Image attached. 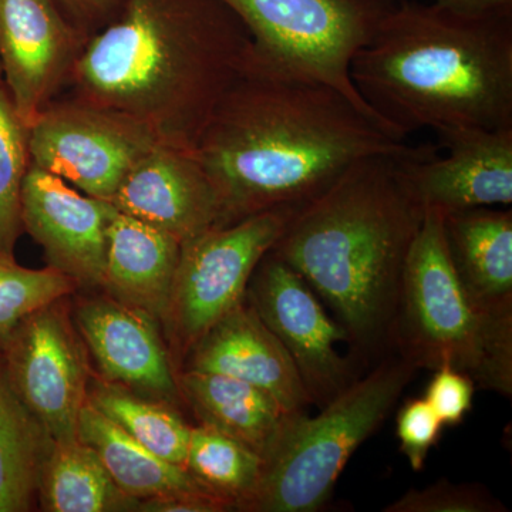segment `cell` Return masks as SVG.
Masks as SVG:
<instances>
[{"mask_svg": "<svg viewBox=\"0 0 512 512\" xmlns=\"http://www.w3.org/2000/svg\"><path fill=\"white\" fill-rule=\"evenodd\" d=\"M87 402L151 453L184 467L191 426L175 412L173 404L94 376Z\"/></svg>", "mask_w": 512, "mask_h": 512, "instance_id": "cell-24", "label": "cell"}, {"mask_svg": "<svg viewBox=\"0 0 512 512\" xmlns=\"http://www.w3.org/2000/svg\"><path fill=\"white\" fill-rule=\"evenodd\" d=\"M79 289L74 279L52 266L29 269L15 256L0 258V348L22 320Z\"/></svg>", "mask_w": 512, "mask_h": 512, "instance_id": "cell-27", "label": "cell"}, {"mask_svg": "<svg viewBox=\"0 0 512 512\" xmlns=\"http://www.w3.org/2000/svg\"><path fill=\"white\" fill-rule=\"evenodd\" d=\"M447 157L400 158L404 183L424 212L443 215L512 202V128L441 127L433 130Z\"/></svg>", "mask_w": 512, "mask_h": 512, "instance_id": "cell-13", "label": "cell"}, {"mask_svg": "<svg viewBox=\"0 0 512 512\" xmlns=\"http://www.w3.org/2000/svg\"><path fill=\"white\" fill-rule=\"evenodd\" d=\"M261 456L210 426L191 427L184 467L208 493L241 511L261 480Z\"/></svg>", "mask_w": 512, "mask_h": 512, "instance_id": "cell-25", "label": "cell"}, {"mask_svg": "<svg viewBox=\"0 0 512 512\" xmlns=\"http://www.w3.org/2000/svg\"><path fill=\"white\" fill-rule=\"evenodd\" d=\"M350 77L402 141L421 128H512V13L402 0L353 57Z\"/></svg>", "mask_w": 512, "mask_h": 512, "instance_id": "cell-4", "label": "cell"}, {"mask_svg": "<svg viewBox=\"0 0 512 512\" xmlns=\"http://www.w3.org/2000/svg\"><path fill=\"white\" fill-rule=\"evenodd\" d=\"M77 439L96 451L121 493L133 500L204 490L187 468L151 453L89 402L80 413Z\"/></svg>", "mask_w": 512, "mask_h": 512, "instance_id": "cell-21", "label": "cell"}, {"mask_svg": "<svg viewBox=\"0 0 512 512\" xmlns=\"http://www.w3.org/2000/svg\"><path fill=\"white\" fill-rule=\"evenodd\" d=\"M247 299L291 356L311 404L322 409L355 382L352 365L338 349L348 342L345 330L308 282L271 251L256 266Z\"/></svg>", "mask_w": 512, "mask_h": 512, "instance_id": "cell-11", "label": "cell"}, {"mask_svg": "<svg viewBox=\"0 0 512 512\" xmlns=\"http://www.w3.org/2000/svg\"><path fill=\"white\" fill-rule=\"evenodd\" d=\"M87 35L92 36L116 16L120 0H53Z\"/></svg>", "mask_w": 512, "mask_h": 512, "instance_id": "cell-32", "label": "cell"}, {"mask_svg": "<svg viewBox=\"0 0 512 512\" xmlns=\"http://www.w3.org/2000/svg\"><path fill=\"white\" fill-rule=\"evenodd\" d=\"M37 497L49 512L136 511L137 505L121 493L96 451L79 439L53 443Z\"/></svg>", "mask_w": 512, "mask_h": 512, "instance_id": "cell-23", "label": "cell"}, {"mask_svg": "<svg viewBox=\"0 0 512 512\" xmlns=\"http://www.w3.org/2000/svg\"><path fill=\"white\" fill-rule=\"evenodd\" d=\"M474 393L476 384L470 377L451 367H440L434 370L424 400L444 427H454L463 423L473 407Z\"/></svg>", "mask_w": 512, "mask_h": 512, "instance_id": "cell-30", "label": "cell"}, {"mask_svg": "<svg viewBox=\"0 0 512 512\" xmlns=\"http://www.w3.org/2000/svg\"><path fill=\"white\" fill-rule=\"evenodd\" d=\"M28 127L0 83V258H13L23 232L22 187L30 167Z\"/></svg>", "mask_w": 512, "mask_h": 512, "instance_id": "cell-26", "label": "cell"}, {"mask_svg": "<svg viewBox=\"0 0 512 512\" xmlns=\"http://www.w3.org/2000/svg\"><path fill=\"white\" fill-rule=\"evenodd\" d=\"M400 158L413 157L357 161L295 211L271 249L328 303L357 355L393 345L404 268L424 220Z\"/></svg>", "mask_w": 512, "mask_h": 512, "instance_id": "cell-3", "label": "cell"}, {"mask_svg": "<svg viewBox=\"0 0 512 512\" xmlns=\"http://www.w3.org/2000/svg\"><path fill=\"white\" fill-rule=\"evenodd\" d=\"M443 427L424 397L409 400L397 413L396 431L400 451L414 471L423 470L431 448L440 440Z\"/></svg>", "mask_w": 512, "mask_h": 512, "instance_id": "cell-29", "label": "cell"}, {"mask_svg": "<svg viewBox=\"0 0 512 512\" xmlns=\"http://www.w3.org/2000/svg\"><path fill=\"white\" fill-rule=\"evenodd\" d=\"M187 369L244 380L275 397L286 412L308 413V393L282 343L248 299L229 312L187 353Z\"/></svg>", "mask_w": 512, "mask_h": 512, "instance_id": "cell-17", "label": "cell"}, {"mask_svg": "<svg viewBox=\"0 0 512 512\" xmlns=\"http://www.w3.org/2000/svg\"><path fill=\"white\" fill-rule=\"evenodd\" d=\"M73 319L101 379L171 404L183 399L156 318L104 293L80 299Z\"/></svg>", "mask_w": 512, "mask_h": 512, "instance_id": "cell-15", "label": "cell"}, {"mask_svg": "<svg viewBox=\"0 0 512 512\" xmlns=\"http://www.w3.org/2000/svg\"><path fill=\"white\" fill-rule=\"evenodd\" d=\"M458 281L484 308L512 315V211L478 207L443 218Z\"/></svg>", "mask_w": 512, "mask_h": 512, "instance_id": "cell-19", "label": "cell"}, {"mask_svg": "<svg viewBox=\"0 0 512 512\" xmlns=\"http://www.w3.org/2000/svg\"><path fill=\"white\" fill-rule=\"evenodd\" d=\"M437 151L396 140L332 87L254 70L218 101L195 146L220 204L217 227L301 208L363 158Z\"/></svg>", "mask_w": 512, "mask_h": 512, "instance_id": "cell-1", "label": "cell"}, {"mask_svg": "<svg viewBox=\"0 0 512 512\" xmlns=\"http://www.w3.org/2000/svg\"><path fill=\"white\" fill-rule=\"evenodd\" d=\"M416 372L402 356L383 360L318 416L295 414L264 458L258 487L241 511H318L357 448L382 426Z\"/></svg>", "mask_w": 512, "mask_h": 512, "instance_id": "cell-6", "label": "cell"}, {"mask_svg": "<svg viewBox=\"0 0 512 512\" xmlns=\"http://www.w3.org/2000/svg\"><path fill=\"white\" fill-rule=\"evenodd\" d=\"M437 5L466 15H505L512 13V0H434Z\"/></svg>", "mask_w": 512, "mask_h": 512, "instance_id": "cell-33", "label": "cell"}, {"mask_svg": "<svg viewBox=\"0 0 512 512\" xmlns=\"http://www.w3.org/2000/svg\"><path fill=\"white\" fill-rule=\"evenodd\" d=\"M181 242L146 222L114 212L107 228L101 288L160 322L173 286Z\"/></svg>", "mask_w": 512, "mask_h": 512, "instance_id": "cell-18", "label": "cell"}, {"mask_svg": "<svg viewBox=\"0 0 512 512\" xmlns=\"http://www.w3.org/2000/svg\"><path fill=\"white\" fill-rule=\"evenodd\" d=\"M10 384L53 443L77 440L92 370L67 298L19 323L0 348Z\"/></svg>", "mask_w": 512, "mask_h": 512, "instance_id": "cell-10", "label": "cell"}, {"mask_svg": "<svg viewBox=\"0 0 512 512\" xmlns=\"http://www.w3.org/2000/svg\"><path fill=\"white\" fill-rule=\"evenodd\" d=\"M28 136L30 163L109 202L138 161L160 143L141 121L74 96L47 104Z\"/></svg>", "mask_w": 512, "mask_h": 512, "instance_id": "cell-9", "label": "cell"}, {"mask_svg": "<svg viewBox=\"0 0 512 512\" xmlns=\"http://www.w3.org/2000/svg\"><path fill=\"white\" fill-rule=\"evenodd\" d=\"M299 208H276L227 227L207 229L181 244L163 318L168 338L187 356L229 312L247 299L256 266Z\"/></svg>", "mask_w": 512, "mask_h": 512, "instance_id": "cell-8", "label": "cell"}, {"mask_svg": "<svg viewBox=\"0 0 512 512\" xmlns=\"http://www.w3.org/2000/svg\"><path fill=\"white\" fill-rule=\"evenodd\" d=\"M232 505L205 490L178 491L137 501L136 511L147 512H224Z\"/></svg>", "mask_w": 512, "mask_h": 512, "instance_id": "cell-31", "label": "cell"}, {"mask_svg": "<svg viewBox=\"0 0 512 512\" xmlns=\"http://www.w3.org/2000/svg\"><path fill=\"white\" fill-rule=\"evenodd\" d=\"M90 35L53 0H0V72L26 127L70 83Z\"/></svg>", "mask_w": 512, "mask_h": 512, "instance_id": "cell-12", "label": "cell"}, {"mask_svg": "<svg viewBox=\"0 0 512 512\" xmlns=\"http://www.w3.org/2000/svg\"><path fill=\"white\" fill-rule=\"evenodd\" d=\"M116 208L30 164L22 187V225L45 252L47 265L82 288H101L107 228Z\"/></svg>", "mask_w": 512, "mask_h": 512, "instance_id": "cell-14", "label": "cell"}, {"mask_svg": "<svg viewBox=\"0 0 512 512\" xmlns=\"http://www.w3.org/2000/svg\"><path fill=\"white\" fill-rule=\"evenodd\" d=\"M251 35L247 69L325 84L399 140L370 109L350 77L353 57L369 45L389 0H222ZM402 141V140H400Z\"/></svg>", "mask_w": 512, "mask_h": 512, "instance_id": "cell-7", "label": "cell"}, {"mask_svg": "<svg viewBox=\"0 0 512 512\" xmlns=\"http://www.w3.org/2000/svg\"><path fill=\"white\" fill-rule=\"evenodd\" d=\"M0 83H2V72H0Z\"/></svg>", "mask_w": 512, "mask_h": 512, "instance_id": "cell-34", "label": "cell"}, {"mask_svg": "<svg viewBox=\"0 0 512 512\" xmlns=\"http://www.w3.org/2000/svg\"><path fill=\"white\" fill-rule=\"evenodd\" d=\"M53 441L10 384L0 355V512L32 510Z\"/></svg>", "mask_w": 512, "mask_h": 512, "instance_id": "cell-22", "label": "cell"}, {"mask_svg": "<svg viewBox=\"0 0 512 512\" xmlns=\"http://www.w3.org/2000/svg\"><path fill=\"white\" fill-rule=\"evenodd\" d=\"M444 215L424 212L404 268L393 345L417 370L451 367L476 387L512 396V315L474 301L448 255Z\"/></svg>", "mask_w": 512, "mask_h": 512, "instance_id": "cell-5", "label": "cell"}, {"mask_svg": "<svg viewBox=\"0 0 512 512\" xmlns=\"http://www.w3.org/2000/svg\"><path fill=\"white\" fill-rule=\"evenodd\" d=\"M177 382L181 397L200 424L227 434L262 460L295 416L272 394L235 377L185 369L177 375Z\"/></svg>", "mask_w": 512, "mask_h": 512, "instance_id": "cell-20", "label": "cell"}, {"mask_svg": "<svg viewBox=\"0 0 512 512\" xmlns=\"http://www.w3.org/2000/svg\"><path fill=\"white\" fill-rule=\"evenodd\" d=\"M110 202L181 244L220 221L217 194L195 151L164 141L138 161Z\"/></svg>", "mask_w": 512, "mask_h": 512, "instance_id": "cell-16", "label": "cell"}, {"mask_svg": "<svg viewBox=\"0 0 512 512\" xmlns=\"http://www.w3.org/2000/svg\"><path fill=\"white\" fill-rule=\"evenodd\" d=\"M251 35L222 0H120L87 40L74 97L120 111L164 143L195 151L205 124L247 69Z\"/></svg>", "mask_w": 512, "mask_h": 512, "instance_id": "cell-2", "label": "cell"}, {"mask_svg": "<svg viewBox=\"0 0 512 512\" xmlns=\"http://www.w3.org/2000/svg\"><path fill=\"white\" fill-rule=\"evenodd\" d=\"M386 512H505L507 508L484 485L441 480L423 490H409L387 505Z\"/></svg>", "mask_w": 512, "mask_h": 512, "instance_id": "cell-28", "label": "cell"}]
</instances>
